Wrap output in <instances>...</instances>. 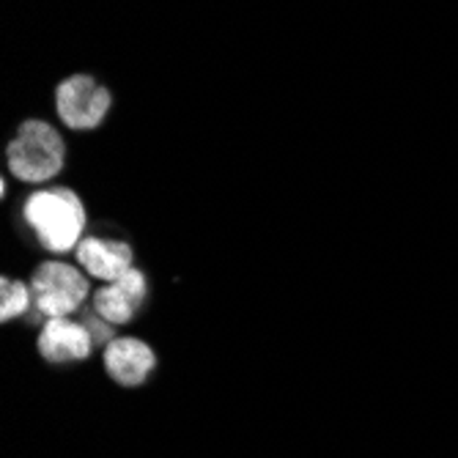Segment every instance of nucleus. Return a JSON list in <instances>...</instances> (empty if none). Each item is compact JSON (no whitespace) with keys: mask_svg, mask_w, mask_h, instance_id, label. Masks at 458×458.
<instances>
[{"mask_svg":"<svg viewBox=\"0 0 458 458\" xmlns=\"http://www.w3.org/2000/svg\"><path fill=\"white\" fill-rule=\"evenodd\" d=\"M113 105L110 91L91 74H72L55 89V110L69 130H97Z\"/></svg>","mask_w":458,"mask_h":458,"instance_id":"nucleus-4","label":"nucleus"},{"mask_svg":"<svg viewBox=\"0 0 458 458\" xmlns=\"http://www.w3.org/2000/svg\"><path fill=\"white\" fill-rule=\"evenodd\" d=\"M9 171L25 184L50 182L61 174L66 146L61 132L47 121L28 118L20 123L14 140L6 148Z\"/></svg>","mask_w":458,"mask_h":458,"instance_id":"nucleus-2","label":"nucleus"},{"mask_svg":"<svg viewBox=\"0 0 458 458\" xmlns=\"http://www.w3.org/2000/svg\"><path fill=\"white\" fill-rule=\"evenodd\" d=\"M36 313L45 318H69L89 300V280L77 267L64 261H47L33 272L30 280Z\"/></svg>","mask_w":458,"mask_h":458,"instance_id":"nucleus-3","label":"nucleus"},{"mask_svg":"<svg viewBox=\"0 0 458 458\" xmlns=\"http://www.w3.org/2000/svg\"><path fill=\"white\" fill-rule=\"evenodd\" d=\"M77 264L86 269L91 277L113 283L123 272L132 269V247L123 242H110V239H82L77 244Z\"/></svg>","mask_w":458,"mask_h":458,"instance_id":"nucleus-8","label":"nucleus"},{"mask_svg":"<svg viewBox=\"0 0 458 458\" xmlns=\"http://www.w3.org/2000/svg\"><path fill=\"white\" fill-rule=\"evenodd\" d=\"M91 329L86 321H72V318H47V324L38 332V354L47 362H82L89 360L94 349Z\"/></svg>","mask_w":458,"mask_h":458,"instance_id":"nucleus-5","label":"nucleus"},{"mask_svg":"<svg viewBox=\"0 0 458 458\" xmlns=\"http://www.w3.org/2000/svg\"><path fill=\"white\" fill-rule=\"evenodd\" d=\"M25 223L33 228L41 247L50 253H69L80 244L86 228L82 200L66 187L36 190L25 200Z\"/></svg>","mask_w":458,"mask_h":458,"instance_id":"nucleus-1","label":"nucleus"},{"mask_svg":"<svg viewBox=\"0 0 458 458\" xmlns=\"http://www.w3.org/2000/svg\"><path fill=\"white\" fill-rule=\"evenodd\" d=\"M0 318L4 321H12V318H20L30 302H33V291L20 283V280H12V277H4V283H0Z\"/></svg>","mask_w":458,"mask_h":458,"instance_id":"nucleus-9","label":"nucleus"},{"mask_svg":"<svg viewBox=\"0 0 458 458\" xmlns=\"http://www.w3.org/2000/svg\"><path fill=\"white\" fill-rule=\"evenodd\" d=\"M86 327L91 329V338H94V344H102V346H107L115 335H113V324L110 321H105L97 310L94 313H89V318H86Z\"/></svg>","mask_w":458,"mask_h":458,"instance_id":"nucleus-10","label":"nucleus"},{"mask_svg":"<svg viewBox=\"0 0 458 458\" xmlns=\"http://www.w3.org/2000/svg\"><path fill=\"white\" fill-rule=\"evenodd\" d=\"M146 277L140 269H130L123 272L118 280L102 285L97 294H94V310L110 321L113 327L115 324H130L138 310L143 308V300H146Z\"/></svg>","mask_w":458,"mask_h":458,"instance_id":"nucleus-7","label":"nucleus"},{"mask_svg":"<svg viewBox=\"0 0 458 458\" xmlns=\"http://www.w3.org/2000/svg\"><path fill=\"white\" fill-rule=\"evenodd\" d=\"M157 368L154 349L140 338H113L105 346V370L121 387H140Z\"/></svg>","mask_w":458,"mask_h":458,"instance_id":"nucleus-6","label":"nucleus"}]
</instances>
